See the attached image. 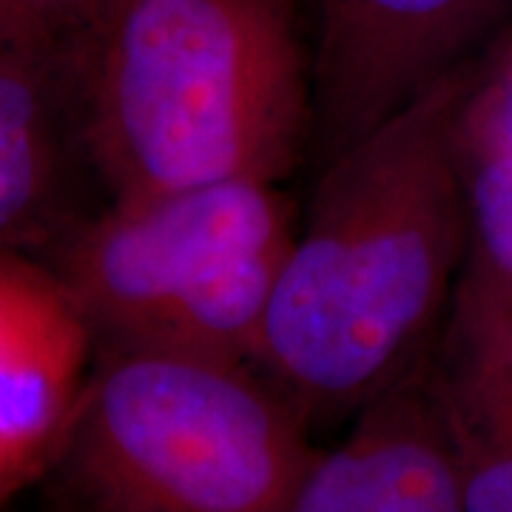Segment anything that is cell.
Listing matches in <instances>:
<instances>
[{
	"label": "cell",
	"instance_id": "obj_1",
	"mask_svg": "<svg viewBox=\"0 0 512 512\" xmlns=\"http://www.w3.org/2000/svg\"><path fill=\"white\" fill-rule=\"evenodd\" d=\"M473 89L450 69L325 163L259 350L302 416L362 407L433 348L473 239L458 157Z\"/></svg>",
	"mask_w": 512,
	"mask_h": 512
},
{
	"label": "cell",
	"instance_id": "obj_2",
	"mask_svg": "<svg viewBox=\"0 0 512 512\" xmlns=\"http://www.w3.org/2000/svg\"><path fill=\"white\" fill-rule=\"evenodd\" d=\"M94 143L117 197L276 183L313 120L293 0H106Z\"/></svg>",
	"mask_w": 512,
	"mask_h": 512
},
{
	"label": "cell",
	"instance_id": "obj_3",
	"mask_svg": "<svg viewBox=\"0 0 512 512\" xmlns=\"http://www.w3.org/2000/svg\"><path fill=\"white\" fill-rule=\"evenodd\" d=\"M299 421L245 367L114 353L57 453L92 510L291 512L316 458Z\"/></svg>",
	"mask_w": 512,
	"mask_h": 512
},
{
	"label": "cell",
	"instance_id": "obj_4",
	"mask_svg": "<svg viewBox=\"0 0 512 512\" xmlns=\"http://www.w3.org/2000/svg\"><path fill=\"white\" fill-rule=\"evenodd\" d=\"M293 237L274 183L117 197L74 242L60 282L109 356L163 353L245 367L259 362Z\"/></svg>",
	"mask_w": 512,
	"mask_h": 512
},
{
	"label": "cell",
	"instance_id": "obj_5",
	"mask_svg": "<svg viewBox=\"0 0 512 512\" xmlns=\"http://www.w3.org/2000/svg\"><path fill=\"white\" fill-rule=\"evenodd\" d=\"M311 131L322 157L404 109L487 26L501 0H319Z\"/></svg>",
	"mask_w": 512,
	"mask_h": 512
},
{
	"label": "cell",
	"instance_id": "obj_6",
	"mask_svg": "<svg viewBox=\"0 0 512 512\" xmlns=\"http://www.w3.org/2000/svg\"><path fill=\"white\" fill-rule=\"evenodd\" d=\"M464 453L430 353L359 407L333 453H316L291 512H461Z\"/></svg>",
	"mask_w": 512,
	"mask_h": 512
},
{
	"label": "cell",
	"instance_id": "obj_7",
	"mask_svg": "<svg viewBox=\"0 0 512 512\" xmlns=\"http://www.w3.org/2000/svg\"><path fill=\"white\" fill-rule=\"evenodd\" d=\"M92 342L63 282L35 268L0 316V501L60 447Z\"/></svg>",
	"mask_w": 512,
	"mask_h": 512
},
{
	"label": "cell",
	"instance_id": "obj_8",
	"mask_svg": "<svg viewBox=\"0 0 512 512\" xmlns=\"http://www.w3.org/2000/svg\"><path fill=\"white\" fill-rule=\"evenodd\" d=\"M430 373L461 453L512 447V279L473 242L430 348Z\"/></svg>",
	"mask_w": 512,
	"mask_h": 512
},
{
	"label": "cell",
	"instance_id": "obj_9",
	"mask_svg": "<svg viewBox=\"0 0 512 512\" xmlns=\"http://www.w3.org/2000/svg\"><path fill=\"white\" fill-rule=\"evenodd\" d=\"M458 157L470 202L473 248L512 279V143L476 86L458 128Z\"/></svg>",
	"mask_w": 512,
	"mask_h": 512
},
{
	"label": "cell",
	"instance_id": "obj_10",
	"mask_svg": "<svg viewBox=\"0 0 512 512\" xmlns=\"http://www.w3.org/2000/svg\"><path fill=\"white\" fill-rule=\"evenodd\" d=\"M49 165L40 89L23 72L0 69V234L35 208Z\"/></svg>",
	"mask_w": 512,
	"mask_h": 512
},
{
	"label": "cell",
	"instance_id": "obj_11",
	"mask_svg": "<svg viewBox=\"0 0 512 512\" xmlns=\"http://www.w3.org/2000/svg\"><path fill=\"white\" fill-rule=\"evenodd\" d=\"M464 510L512 512V447L464 453Z\"/></svg>",
	"mask_w": 512,
	"mask_h": 512
},
{
	"label": "cell",
	"instance_id": "obj_12",
	"mask_svg": "<svg viewBox=\"0 0 512 512\" xmlns=\"http://www.w3.org/2000/svg\"><path fill=\"white\" fill-rule=\"evenodd\" d=\"M100 9L103 0H0V26L9 35L29 37Z\"/></svg>",
	"mask_w": 512,
	"mask_h": 512
},
{
	"label": "cell",
	"instance_id": "obj_13",
	"mask_svg": "<svg viewBox=\"0 0 512 512\" xmlns=\"http://www.w3.org/2000/svg\"><path fill=\"white\" fill-rule=\"evenodd\" d=\"M481 89H484V97H487V103H490V109H493L504 137L512 143V60L495 83H487Z\"/></svg>",
	"mask_w": 512,
	"mask_h": 512
},
{
	"label": "cell",
	"instance_id": "obj_14",
	"mask_svg": "<svg viewBox=\"0 0 512 512\" xmlns=\"http://www.w3.org/2000/svg\"><path fill=\"white\" fill-rule=\"evenodd\" d=\"M35 274L32 265L0 256V316L9 311V305L15 302V296L23 291V285L29 282V276Z\"/></svg>",
	"mask_w": 512,
	"mask_h": 512
},
{
	"label": "cell",
	"instance_id": "obj_15",
	"mask_svg": "<svg viewBox=\"0 0 512 512\" xmlns=\"http://www.w3.org/2000/svg\"><path fill=\"white\" fill-rule=\"evenodd\" d=\"M103 3H106V0H103Z\"/></svg>",
	"mask_w": 512,
	"mask_h": 512
}]
</instances>
